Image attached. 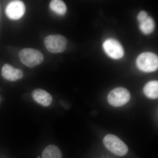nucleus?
<instances>
[{"instance_id":"9b49d317","label":"nucleus","mask_w":158,"mask_h":158,"mask_svg":"<svg viewBox=\"0 0 158 158\" xmlns=\"http://www.w3.org/2000/svg\"><path fill=\"white\" fill-rule=\"evenodd\" d=\"M42 158H62L60 149L55 145H50L44 150Z\"/></svg>"},{"instance_id":"2eb2a0df","label":"nucleus","mask_w":158,"mask_h":158,"mask_svg":"<svg viewBox=\"0 0 158 158\" xmlns=\"http://www.w3.org/2000/svg\"><path fill=\"white\" fill-rule=\"evenodd\" d=\"M37 158H40V157L38 156V157H37Z\"/></svg>"},{"instance_id":"20e7f679","label":"nucleus","mask_w":158,"mask_h":158,"mask_svg":"<svg viewBox=\"0 0 158 158\" xmlns=\"http://www.w3.org/2000/svg\"><path fill=\"white\" fill-rule=\"evenodd\" d=\"M44 43L48 52L52 53H58L65 50L67 40L62 35H51L46 37Z\"/></svg>"},{"instance_id":"9d476101","label":"nucleus","mask_w":158,"mask_h":158,"mask_svg":"<svg viewBox=\"0 0 158 158\" xmlns=\"http://www.w3.org/2000/svg\"><path fill=\"white\" fill-rule=\"evenodd\" d=\"M145 95L148 98L156 99L158 97V82L153 81L148 82L144 88Z\"/></svg>"},{"instance_id":"7ed1b4c3","label":"nucleus","mask_w":158,"mask_h":158,"mask_svg":"<svg viewBox=\"0 0 158 158\" xmlns=\"http://www.w3.org/2000/svg\"><path fill=\"white\" fill-rule=\"evenodd\" d=\"M103 143L109 151L119 156L126 155L128 151L127 145L115 135L109 134L105 136Z\"/></svg>"},{"instance_id":"423d86ee","label":"nucleus","mask_w":158,"mask_h":158,"mask_svg":"<svg viewBox=\"0 0 158 158\" xmlns=\"http://www.w3.org/2000/svg\"><path fill=\"white\" fill-rule=\"evenodd\" d=\"M105 52L112 59H118L124 56L123 47L118 41L114 39H108L103 44Z\"/></svg>"},{"instance_id":"6e6552de","label":"nucleus","mask_w":158,"mask_h":158,"mask_svg":"<svg viewBox=\"0 0 158 158\" xmlns=\"http://www.w3.org/2000/svg\"><path fill=\"white\" fill-rule=\"evenodd\" d=\"M2 76L8 81H15L22 78L23 73L21 69L15 68L9 64H6L2 68Z\"/></svg>"},{"instance_id":"39448f33","label":"nucleus","mask_w":158,"mask_h":158,"mask_svg":"<svg viewBox=\"0 0 158 158\" xmlns=\"http://www.w3.org/2000/svg\"><path fill=\"white\" fill-rule=\"evenodd\" d=\"M130 99L131 94L128 90L121 87L113 89L108 96L109 103L115 107L124 106L129 101Z\"/></svg>"},{"instance_id":"0eeeda50","label":"nucleus","mask_w":158,"mask_h":158,"mask_svg":"<svg viewBox=\"0 0 158 158\" xmlns=\"http://www.w3.org/2000/svg\"><path fill=\"white\" fill-rule=\"evenodd\" d=\"M25 11V6L23 2L14 1L10 2L6 7V13L10 19L18 20L23 17Z\"/></svg>"},{"instance_id":"f03ea898","label":"nucleus","mask_w":158,"mask_h":158,"mask_svg":"<svg viewBox=\"0 0 158 158\" xmlns=\"http://www.w3.org/2000/svg\"><path fill=\"white\" fill-rule=\"evenodd\" d=\"M139 69L144 72H152L157 70L158 58L155 54L146 52L141 54L136 60Z\"/></svg>"},{"instance_id":"f257e3e1","label":"nucleus","mask_w":158,"mask_h":158,"mask_svg":"<svg viewBox=\"0 0 158 158\" xmlns=\"http://www.w3.org/2000/svg\"><path fill=\"white\" fill-rule=\"evenodd\" d=\"M20 60L24 65L30 68H33L40 65L43 61V55L35 49L26 48L19 52Z\"/></svg>"},{"instance_id":"ddd939ff","label":"nucleus","mask_w":158,"mask_h":158,"mask_svg":"<svg viewBox=\"0 0 158 158\" xmlns=\"http://www.w3.org/2000/svg\"><path fill=\"white\" fill-rule=\"evenodd\" d=\"M155 27V24L152 18L148 16L146 19L140 23L139 27L141 32L145 34L152 33Z\"/></svg>"},{"instance_id":"f8f14e48","label":"nucleus","mask_w":158,"mask_h":158,"mask_svg":"<svg viewBox=\"0 0 158 158\" xmlns=\"http://www.w3.org/2000/svg\"><path fill=\"white\" fill-rule=\"evenodd\" d=\"M50 8L54 12L60 15H63L66 13V5L61 0H53L50 3Z\"/></svg>"},{"instance_id":"4468645a","label":"nucleus","mask_w":158,"mask_h":158,"mask_svg":"<svg viewBox=\"0 0 158 158\" xmlns=\"http://www.w3.org/2000/svg\"><path fill=\"white\" fill-rule=\"evenodd\" d=\"M148 15L145 11H141L139 13L138 16V19L139 23L142 22L148 17Z\"/></svg>"},{"instance_id":"1a4fd4ad","label":"nucleus","mask_w":158,"mask_h":158,"mask_svg":"<svg viewBox=\"0 0 158 158\" xmlns=\"http://www.w3.org/2000/svg\"><path fill=\"white\" fill-rule=\"evenodd\" d=\"M32 96L36 102L43 106H48L52 102V95L43 89H35L32 92Z\"/></svg>"}]
</instances>
